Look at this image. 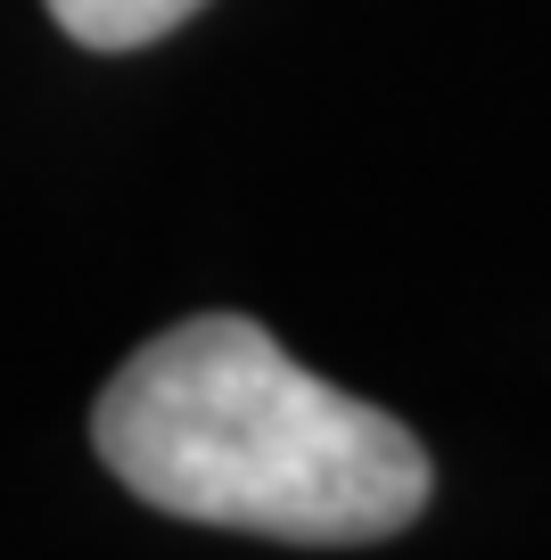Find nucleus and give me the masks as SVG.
Masks as SVG:
<instances>
[{
	"label": "nucleus",
	"mask_w": 551,
	"mask_h": 560,
	"mask_svg": "<svg viewBox=\"0 0 551 560\" xmlns=\"http://www.w3.org/2000/svg\"><path fill=\"white\" fill-rule=\"evenodd\" d=\"M91 445L140 503L280 544H379L429 503L412 429L313 380L247 314H198L149 338L107 380Z\"/></svg>",
	"instance_id": "f257e3e1"
},
{
	"label": "nucleus",
	"mask_w": 551,
	"mask_h": 560,
	"mask_svg": "<svg viewBox=\"0 0 551 560\" xmlns=\"http://www.w3.org/2000/svg\"><path fill=\"white\" fill-rule=\"evenodd\" d=\"M207 0H50L58 34H74L83 50H140L165 42L173 25H190Z\"/></svg>",
	"instance_id": "f03ea898"
}]
</instances>
